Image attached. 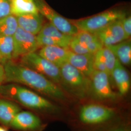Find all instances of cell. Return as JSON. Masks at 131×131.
I'll return each instance as SVG.
<instances>
[{"mask_svg":"<svg viewBox=\"0 0 131 131\" xmlns=\"http://www.w3.org/2000/svg\"><path fill=\"white\" fill-rule=\"evenodd\" d=\"M20 64L38 72L56 84L62 86L59 68L35 52L22 56Z\"/></svg>","mask_w":131,"mask_h":131,"instance_id":"5b68a950","label":"cell"},{"mask_svg":"<svg viewBox=\"0 0 131 131\" xmlns=\"http://www.w3.org/2000/svg\"><path fill=\"white\" fill-rule=\"evenodd\" d=\"M74 37L92 54H95L103 47L102 42L94 33L79 31Z\"/></svg>","mask_w":131,"mask_h":131,"instance_id":"ffe728a7","label":"cell"},{"mask_svg":"<svg viewBox=\"0 0 131 131\" xmlns=\"http://www.w3.org/2000/svg\"><path fill=\"white\" fill-rule=\"evenodd\" d=\"M9 127L18 131H37L42 128V122L32 113L21 110L15 116Z\"/></svg>","mask_w":131,"mask_h":131,"instance_id":"8fae6325","label":"cell"},{"mask_svg":"<svg viewBox=\"0 0 131 131\" xmlns=\"http://www.w3.org/2000/svg\"><path fill=\"white\" fill-rule=\"evenodd\" d=\"M94 67L95 70L104 72L109 75L107 68L105 65H104V63L100 59L98 56H97L95 54V59H94Z\"/></svg>","mask_w":131,"mask_h":131,"instance_id":"83f0119b","label":"cell"},{"mask_svg":"<svg viewBox=\"0 0 131 131\" xmlns=\"http://www.w3.org/2000/svg\"><path fill=\"white\" fill-rule=\"evenodd\" d=\"M38 35L52 38L59 44L60 47L67 49L69 48L70 42L74 37L62 33L50 23L43 25Z\"/></svg>","mask_w":131,"mask_h":131,"instance_id":"e0dca14e","label":"cell"},{"mask_svg":"<svg viewBox=\"0 0 131 131\" xmlns=\"http://www.w3.org/2000/svg\"><path fill=\"white\" fill-rule=\"evenodd\" d=\"M11 13L15 16L28 14H38L34 0H10Z\"/></svg>","mask_w":131,"mask_h":131,"instance_id":"d6986e66","label":"cell"},{"mask_svg":"<svg viewBox=\"0 0 131 131\" xmlns=\"http://www.w3.org/2000/svg\"><path fill=\"white\" fill-rule=\"evenodd\" d=\"M103 62L107 70L109 77L111 74L115 65L117 58L114 54L107 47L103 46L95 54Z\"/></svg>","mask_w":131,"mask_h":131,"instance_id":"7402d4cb","label":"cell"},{"mask_svg":"<svg viewBox=\"0 0 131 131\" xmlns=\"http://www.w3.org/2000/svg\"><path fill=\"white\" fill-rule=\"evenodd\" d=\"M95 54H77L69 50L67 62L90 79L94 70Z\"/></svg>","mask_w":131,"mask_h":131,"instance_id":"7c38bea8","label":"cell"},{"mask_svg":"<svg viewBox=\"0 0 131 131\" xmlns=\"http://www.w3.org/2000/svg\"><path fill=\"white\" fill-rule=\"evenodd\" d=\"M90 80V92L95 98L101 101L113 100L116 98V94L111 87L109 76L106 73L95 70Z\"/></svg>","mask_w":131,"mask_h":131,"instance_id":"9c48e42d","label":"cell"},{"mask_svg":"<svg viewBox=\"0 0 131 131\" xmlns=\"http://www.w3.org/2000/svg\"><path fill=\"white\" fill-rule=\"evenodd\" d=\"M5 63V60H4V59H3V57L2 56H1V54H0V63H2V64H4Z\"/></svg>","mask_w":131,"mask_h":131,"instance_id":"4dcf8cb0","label":"cell"},{"mask_svg":"<svg viewBox=\"0 0 131 131\" xmlns=\"http://www.w3.org/2000/svg\"><path fill=\"white\" fill-rule=\"evenodd\" d=\"M69 47L71 49V52L77 54H89L91 53L89 50L83 46L80 42L77 40L74 36L73 39L70 42ZM92 54V53H91Z\"/></svg>","mask_w":131,"mask_h":131,"instance_id":"cb8c5ba5","label":"cell"},{"mask_svg":"<svg viewBox=\"0 0 131 131\" xmlns=\"http://www.w3.org/2000/svg\"><path fill=\"white\" fill-rule=\"evenodd\" d=\"M16 17L19 27L36 36L39 33L43 25L42 17L39 13L25 14Z\"/></svg>","mask_w":131,"mask_h":131,"instance_id":"9a60e30c","label":"cell"},{"mask_svg":"<svg viewBox=\"0 0 131 131\" xmlns=\"http://www.w3.org/2000/svg\"><path fill=\"white\" fill-rule=\"evenodd\" d=\"M115 110L111 107L96 103H89L81 108L80 121L88 125H95L107 122L114 117Z\"/></svg>","mask_w":131,"mask_h":131,"instance_id":"8992f818","label":"cell"},{"mask_svg":"<svg viewBox=\"0 0 131 131\" xmlns=\"http://www.w3.org/2000/svg\"><path fill=\"white\" fill-rule=\"evenodd\" d=\"M0 131H7V130L3 127L0 126Z\"/></svg>","mask_w":131,"mask_h":131,"instance_id":"1f68e13d","label":"cell"},{"mask_svg":"<svg viewBox=\"0 0 131 131\" xmlns=\"http://www.w3.org/2000/svg\"><path fill=\"white\" fill-rule=\"evenodd\" d=\"M21 111L19 105L12 101L0 98V123L5 126L9 127L15 116Z\"/></svg>","mask_w":131,"mask_h":131,"instance_id":"2e32d148","label":"cell"},{"mask_svg":"<svg viewBox=\"0 0 131 131\" xmlns=\"http://www.w3.org/2000/svg\"><path fill=\"white\" fill-rule=\"evenodd\" d=\"M111 77L113 78L119 94L121 96L125 95L130 89L131 80L124 65L117 59L112 72Z\"/></svg>","mask_w":131,"mask_h":131,"instance_id":"5bb4252c","label":"cell"},{"mask_svg":"<svg viewBox=\"0 0 131 131\" xmlns=\"http://www.w3.org/2000/svg\"><path fill=\"white\" fill-rule=\"evenodd\" d=\"M37 39L39 47H44L47 46H58L60 47L58 42L50 37L37 35Z\"/></svg>","mask_w":131,"mask_h":131,"instance_id":"d4e9b609","label":"cell"},{"mask_svg":"<svg viewBox=\"0 0 131 131\" xmlns=\"http://www.w3.org/2000/svg\"><path fill=\"white\" fill-rule=\"evenodd\" d=\"M18 27L16 17L13 15L0 19V36H13Z\"/></svg>","mask_w":131,"mask_h":131,"instance_id":"44dd1931","label":"cell"},{"mask_svg":"<svg viewBox=\"0 0 131 131\" xmlns=\"http://www.w3.org/2000/svg\"><path fill=\"white\" fill-rule=\"evenodd\" d=\"M13 52L12 59L35 52L39 48L37 36L18 27L13 36Z\"/></svg>","mask_w":131,"mask_h":131,"instance_id":"ba28073f","label":"cell"},{"mask_svg":"<svg viewBox=\"0 0 131 131\" xmlns=\"http://www.w3.org/2000/svg\"><path fill=\"white\" fill-rule=\"evenodd\" d=\"M62 86L78 98L90 93V80L75 67L66 62L59 68Z\"/></svg>","mask_w":131,"mask_h":131,"instance_id":"3957f363","label":"cell"},{"mask_svg":"<svg viewBox=\"0 0 131 131\" xmlns=\"http://www.w3.org/2000/svg\"><path fill=\"white\" fill-rule=\"evenodd\" d=\"M5 82V72L4 65L0 63V85Z\"/></svg>","mask_w":131,"mask_h":131,"instance_id":"f1b7e54d","label":"cell"},{"mask_svg":"<svg viewBox=\"0 0 131 131\" xmlns=\"http://www.w3.org/2000/svg\"><path fill=\"white\" fill-rule=\"evenodd\" d=\"M13 48V36H0V54L5 63L12 59Z\"/></svg>","mask_w":131,"mask_h":131,"instance_id":"603a6c76","label":"cell"},{"mask_svg":"<svg viewBox=\"0 0 131 131\" xmlns=\"http://www.w3.org/2000/svg\"><path fill=\"white\" fill-rule=\"evenodd\" d=\"M0 85V96L24 107L37 111L47 113H56L59 107L47 99L31 89L18 84L8 83Z\"/></svg>","mask_w":131,"mask_h":131,"instance_id":"7a4b0ae2","label":"cell"},{"mask_svg":"<svg viewBox=\"0 0 131 131\" xmlns=\"http://www.w3.org/2000/svg\"><path fill=\"white\" fill-rule=\"evenodd\" d=\"M106 131H131L129 129L125 127H117L115 128H113L110 129L109 130Z\"/></svg>","mask_w":131,"mask_h":131,"instance_id":"f546056e","label":"cell"},{"mask_svg":"<svg viewBox=\"0 0 131 131\" xmlns=\"http://www.w3.org/2000/svg\"><path fill=\"white\" fill-rule=\"evenodd\" d=\"M11 15L10 0H0V19Z\"/></svg>","mask_w":131,"mask_h":131,"instance_id":"484cf974","label":"cell"},{"mask_svg":"<svg viewBox=\"0 0 131 131\" xmlns=\"http://www.w3.org/2000/svg\"><path fill=\"white\" fill-rule=\"evenodd\" d=\"M107 47L113 52L116 58L123 65L129 66L131 63V42L125 40Z\"/></svg>","mask_w":131,"mask_h":131,"instance_id":"ac0fdd59","label":"cell"},{"mask_svg":"<svg viewBox=\"0 0 131 131\" xmlns=\"http://www.w3.org/2000/svg\"><path fill=\"white\" fill-rule=\"evenodd\" d=\"M122 19L115 21L94 33L103 46L113 45L128 39L122 28Z\"/></svg>","mask_w":131,"mask_h":131,"instance_id":"30bf717a","label":"cell"},{"mask_svg":"<svg viewBox=\"0 0 131 131\" xmlns=\"http://www.w3.org/2000/svg\"><path fill=\"white\" fill-rule=\"evenodd\" d=\"M126 10L115 7L93 16L71 21L79 31L94 33L113 22L122 19L127 16Z\"/></svg>","mask_w":131,"mask_h":131,"instance_id":"277c9868","label":"cell"},{"mask_svg":"<svg viewBox=\"0 0 131 131\" xmlns=\"http://www.w3.org/2000/svg\"><path fill=\"white\" fill-rule=\"evenodd\" d=\"M5 82L25 85L52 99L64 101L65 94L58 85L38 72L12 60L4 64Z\"/></svg>","mask_w":131,"mask_h":131,"instance_id":"6da1fadb","label":"cell"},{"mask_svg":"<svg viewBox=\"0 0 131 131\" xmlns=\"http://www.w3.org/2000/svg\"><path fill=\"white\" fill-rule=\"evenodd\" d=\"M34 1L39 13L48 19L51 24L62 33L75 36L79 32V31L74 24L57 13L44 0Z\"/></svg>","mask_w":131,"mask_h":131,"instance_id":"52a82bcc","label":"cell"},{"mask_svg":"<svg viewBox=\"0 0 131 131\" xmlns=\"http://www.w3.org/2000/svg\"><path fill=\"white\" fill-rule=\"evenodd\" d=\"M122 26L123 31L127 39L131 35V18L130 16H126L122 19Z\"/></svg>","mask_w":131,"mask_h":131,"instance_id":"4316f807","label":"cell"},{"mask_svg":"<svg viewBox=\"0 0 131 131\" xmlns=\"http://www.w3.org/2000/svg\"><path fill=\"white\" fill-rule=\"evenodd\" d=\"M69 50L58 46H47L42 47L38 54L59 68L67 62Z\"/></svg>","mask_w":131,"mask_h":131,"instance_id":"4fadbf2b","label":"cell"}]
</instances>
